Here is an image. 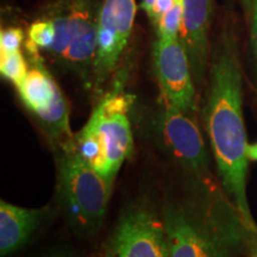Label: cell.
Instances as JSON below:
<instances>
[{"label": "cell", "mask_w": 257, "mask_h": 257, "mask_svg": "<svg viewBox=\"0 0 257 257\" xmlns=\"http://www.w3.org/2000/svg\"><path fill=\"white\" fill-rule=\"evenodd\" d=\"M206 130L224 188L243 225L256 224L246 197L248 157L243 117V78L236 43L224 32L211 66L210 92L205 108Z\"/></svg>", "instance_id": "cell-1"}, {"label": "cell", "mask_w": 257, "mask_h": 257, "mask_svg": "<svg viewBox=\"0 0 257 257\" xmlns=\"http://www.w3.org/2000/svg\"><path fill=\"white\" fill-rule=\"evenodd\" d=\"M60 148L57 197L61 210L74 232L92 237L102 226L112 186L82 159L74 141Z\"/></svg>", "instance_id": "cell-2"}, {"label": "cell", "mask_w": 257, "mask_h": 257, "mask_svg": "<svg viewBox=\"0 0 257 257\" xmlns=\"http://www.w3.org/2000/svg\"><path fill=\"white\" fill-rule=\"evenodd\" d=\"M130 105V96L121 91L107 94L74 141L82 159L111 186L133 150Z\"/></svg>", "instance_id": "cell-3"}, {"label": "cell", "mask_w": 257, "mask_h": 257, "mask_svg": "<svg viewBox=\"0 0 257 257\" xmlns=\"http://www.w3.org/2000/svg\"><path fill=\"white\" fill-rule=\"evenodd\" d=\"M99 10L96 0H56L46 18L53 22L55 41L48 53L63 68L86 78L96 55Z\"/></svg>", "instance_id": "cell-4"}, {"label": "cell", "mask_w": 257, "mask_h": 257, "mask_svg": "<svg viewBox=\"0 0 257 257\" xmlns=\"http://www.w3.org/2000/svg\"><path fill=\"white\" fill-rule=\"evenodd\" d=\"M104 257H169L165 223L146 205L130 206L108 237Z\"/></svg>", "instance_id": "cell-5"}, {"label": "cell", "mask_w": 257, "mask_h": 257, "mask_svg": "<svg viewBox=\"0 0 257 257\" xmlns=\"http://www.w3.org/2000/svg\"><path fill=\"white\" fill-rule=\"evenodd\" d=\"M163 223L169 257H227V240L240 237V231L231 237L216 231L217 227L205 223L184 205L167 208Z\"/></svg>", "instance_id": "cell-6"}, {"label": "cell", "mask_w": 257, "mask_h": 257, "mask_svg": "<svg viewBox=\"0 0 257 257\" xmlns=\"http://www.w3.org/2000/svg\"><path fill=\"white\" fill-rule=\"evenodd\" d=\"M135 0H104L99 10L96 55L93 66L96 85H101L119 62L133 32Z\"/></svg>", "instance_id": "cell-7"}, {"label": "cell", "mask_w": 257, "mask_h": 257, "mask_svg": "<svg viewBox=\"0 0 257 257\" xmlns=\"http://www.w3.org/2000/svg\"><path fill=\"white\" fill-rule=\"evenodd\" d=\"M154 64L165 102L187 113L191 112L195 100L194 78L180 37L157 36Z\"/></svg>", "instance_id": "cell-8"}, {"label": "cell", "mask_w": 257, "mask_h": 257, "mask_svg": "<svg viewBox=\"0 0 257 257\" xmlns=\"http://www.w3.org/2000/svg\"><path fill=\"white\" fill-rule=\"evenodd\" d=\"M160 130L167 150L186 169L195 174L208 170V156L201 131L187 112L165 102Z\"/></svg>", "instance_id": "cell-9"}, {"label": "cell", "mask_w": 257, "mask_h": 257, "mask_svg": "<svg viewBox=\"0 0 257 257\" xmlns=\"http://www.w3.org/2000/svg\"><path fill=\"white\" fill-rule=\"evenodd\" d=\"M211 16L212 0H182V25L179 37L197 82L201 81L207 68Z\"/></svg>", "instance_id": "cell-10"}, {"label": "cell", "mask_w": 257, "mask_h": 257, "mask_svg": "<svg viewBox=\"0 0 257 257\" xmlns=\"http://www.w3.org/2000/svg\"><path fill=\"white\" fill-rule=\"evenodd\" d=\"M49 210L25 208L2 201L0 204V253L6 257L27 244L46 219Z\"/></svg>", "instance_id": "cell-11"}, {"label": "cell", "mask_w": 257, "mask_h": 257, "mask_svg": "<svg viewBox=\"0 0 257 257\" xmlns=\"http://www.w3.org/2000/svg\"><path fill=\"white\" fill-rule=\"evenodd\" d=\"M18 92L24 105L35 115L49 108L61 93L56 82L42 67L29 70Z\"/></svg>", "instance_id": "cell-12"}, {"label": "cell", "mask_w": 257, "mask_h": 257, "mask_svg": "<svg viewBox=\"0 0 257 257\" xmlns=\"http://www.w3.org/2000/svg\"><path fill=\"white\" fill-rule=\"evenodd\" d=\"M55 27L50 19L44 18L35 22L29 29V50L34 54H37L38 49L49 51L55 41Z\"/></svg>", "instance_id": "cell-13"}, {"label": "cell", "mask_w": 257, "mask_h": 257, "mask_svg": "<svg viewBox=\"0 0 257 257\" xmlns=\"http://www.w3.org/2000/svg\"><path fill=\"white\" fill-rule=\"evenodd\" d=\"M0 72L5 79L19 87L28 74V66L21 50L0 54Z\"/></svg>", "instance_id": "cell-14"}, {"label": "cell", "mask_w": 257, "mask_h": 257, "mask_svg": "<svg viewBox=\"0 0 257 257\" xmlns=\"http://www.w3.org/2000/svg\"><path fill=\"white\" fill-rule=\"evenodd\" d=\"M182 25V0L167 11L155 25L157 29V36L179 37Z\"/></svg>", "instance_id": "cell-15"}, {"label": "cell", "mask_w": 257, "mask_h": 257, "mask_svg": "<svg viewBox=\"0 0 257 257\" xmlns=\"http://www.w3.org/2000/svg\"><path fill=\"white\" fill-rule=\"evenodd\" d=\"M24 41V32L19 28L3 30L0 34V54L14 53L19 50Z\"/></svg>", "instance_id": "cell-16"}, {"label": "cell", "mask_w": 257, "mask_h": 257, "mask_svg": "<svg viewBox=\"0 0 257 257\" xmlns=\"http://www.w3.org/2000/svg\"><path fill=\"white\" fill-rule=\"evenodd\" d=\"M242 224V221H240ZM240 243L249 257H257V224L245 226L242 224L240 229Z\"/></svg>", "instance_id": "cell-17"}, {"label": "cell", "mask_w": 257, "mask_h": 257, "mask_svg": "<svg viewBox=\"0 0 257 257\" xmlns=\"http://www.w3.org/2000/svg\"><path fill=\"white\" fill-rule=\"evenodd\" d=\"M178 0H156L155 4L153 5V8L147 12L148 17L150 21L153 22V24H157V22L160 21V18L166 14L167 11H169L170 9L174 6Z\"/></svg>", "instance_id": "cell-18"}, {"label": "cell", "mask_w": 257, "mask_h": 257, "mask_svg": "<svg viewBox=\"0 0 257 257\" xmlns=\"http://www.w3.org/2000/svg\"><path fill=\"white\" fill-rule=\"evenodd\" d=\"M251 44L257 61V0H252L251 6Z\"/></svg>", "instance_id": "cell-19"}, {"label": "cell", "mask_w": 257, "mask_h": 257, "mask_svg": "<svg viewBox=\"0 0 257 257\" xmlns=\"http://www.w3.org/2000/svg\"><path fill=\"white\" fill-rule=\"evenodd\" d=\"M42 257H76L72 251L67 249H54L44 253Z\"/></svg>", "instance_id": "cell-20"}, {"label": "cell", "mask_w": 257, "mask_h": 257, "mask_svg": "<svg viewBox=\"0 0 257 257\" xmlns=\"http://www.w3.org/2000/svg\"><path fill=\"white\" fill-rule=\"evenodd\" d=\"M245 154H246V157H248V160L257 161V143L248 144V146H246Z\"/></svg>", "instance_id": "cell-21"}, {"label": "cell", "mask_w": 257, "mask_h": 257, "mask_svg": "<svg viewBox=\"0 0 257 257\" xmlns=\"http://www.w3.org/2000/svg\"><path fill=\"white\" fill-rule=\"evenodd\" d=\"M155 2L156 0H142V3H141V8H142V10H144L146 12H148L153 8V5L155 4Z\"/></svg>", "instance_id": "cell-22"}, {"label": "cell", "mask_w": 257, "mask_h": 257, "mask_svg": "<svg viewBox=\"0 0 257 257\" xmlns=\"http://www.w3.org/2000/svg\"><path fill=\"white\" fill-rule=\"evenodd\" d=\"M242 5L245 14H250L251 12V6H252V0H242Z\"/></svg>", "instance_id": "cell-23"}]
</instances>
